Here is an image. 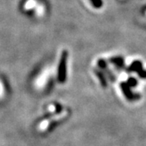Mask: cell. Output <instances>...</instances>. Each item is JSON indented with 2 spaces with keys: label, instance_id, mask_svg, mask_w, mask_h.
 <instances>
[{
  "label": "cell",
  "instance_id": "cell-6",
  "mask_svg": "<svg viewBox=\"0 0 146 146\" xmlns=\"http://www.w3.org/2000/svg\"><path fill=\"white\" fill-rule=\"evenodd\" d=\"M97 74H98V77H99L100 80H101L102 83L106 85V80H105L104 75H102V73H101V72H97Z\"/></svg>",
  "mask_w": 146,
  "mask_h": 146
},
{
  "label": "cell",
  "instance_id": "cell-3",
  "mask_svg": "<svg viewBox=\"0 0 146 146\" xmlns=\"http://www.w3.org/2000/svg\"><path fill=\"white\" fill-rule=\"evenodd\" d=\"M141 68V63L139 62V61H136V62H134V63L131 64V66L130 70L131 71H138Z\"/></svg>",
  "mask_w": 146,
  "mask_h": 146
},
{
  "label": "cell",
  "instance_id": "cell-5",
  "mask_svg": "<svg viewBox=\"0 0 146 146\" xmlns=\"http://www.w3.org/2000/svg\"><path fill=\"white\" fill-rule=\"evenodd\" d=\"M93 4H94L96 7H101L102 3V1L101 0H91Z\"/></svg>",
  "mask_w": 146,
  "mask_h": 146
},
{
  "label": "cell",
  "instance_id": "cell-8",
  "mask_svg": "<svg viewBox=\"0 0 146 146\" xmlns=\"http://www.w3.org/2000/svg\"><path fill=\"white\" fill-rule=\"evenodd\" d=\"M129 84H130V86H131V85H135L136 84V80H134V79H130L129 80Z\"/></svg>",
  "mask_w": 146,
  "mask_h": 146
},
{
  "label": "cell",
  "instance_id": "cell-1",
  "mask_svg": "<svg viewBox=\"0 0 146 146\" xmlns=\"http://www.w3.org/2000/svg\"><path fill=\"white\" fill-rule=\"evenodd\" d=\"M68 115V111L67 110H63L61 113L57 114V115H52L51 117L48 118L47 119H45L44 121H42V123L38 126V130L40 131H46L49 127V126L50 125L51 123H54V122H58L60 121L63 119H64L66 116Z\"/></svg>",
  "mask_w": 146,
  "mask_h": 146
},
{
  "label": "cell",
  "instance_id": "cell-4",
  "mask_svg": "<svg viewBox=\"0 0 146 146\" xmlns=\"http://www.w3.org/2000/svg\"><path fill=\"white\" fill-rule=\"evenodd\" d=\"M111 62L115 63V64H116V65H118V66H122V65H123V59H122L121 58H119V57L111 58Z\"/></svg>",
  "mask_w": 146,
  "mask_h": 146
},
{
  "label": "cell",
  "instance_id": "cell-7",
  "mask_svg": "<svg viewBox=\"0 0 146 146\" xmlns=\"http://www.w3.org/2000/svg\"><path fill=\"white\" fill-rule=\"evenodd\" d=\"M4 95V89H3V84L0 82V98H3Z\"/></svg>",
  "mask_w": 146,
  "mask_h": 146
},
{
  "label": "cell",
  "instance_id": "cell-2",
  "mask_svg": "<svg viewBox=\"0 0 146 146\" xmlns=\"http://www.w3.org/2000/svg\"><path fill=\"white\" fill-rule=\"evenodd\" d=\"M67 58H68V53L67 51H63L61 56V59H60V63L58 67V78L60 82H63L64 79L66 78Z\"/></svg>",
  "mask_w": 146,
  "mask_h": 146
}]
</instances>
